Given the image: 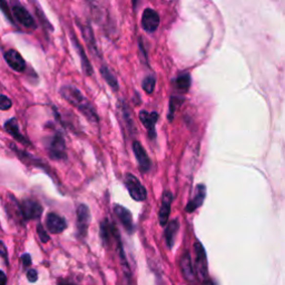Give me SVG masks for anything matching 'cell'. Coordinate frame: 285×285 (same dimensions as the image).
<instances>
[{"label":"cell","mask_w":285,"mask_h":285,"mask_svg":"<svg viewBox=\"0 0 285 285\" xmlns=\"http://www.w3.org/2000/svg\"><path fill=\"white\" fill-rule=\"evenodd\" d=\"M59 93L67 103L78 109L91 123H98V115H97L95 108H94L91 101L81 94L78 88L67 85V86H63L60 88Z\"/></svg>","instance_id":"6da1fadb"},{"label":"cell","mask_w":285,"mask_h":285,"mask_svg":"<svg viewBox=\"0 0 285 285\" xmlns=\"http://www.w3.org/2000/svg\"><path fill=\"white\" fill-rule=\"evenodd\" d=\"M47 153L51 160L54 161H65L67 158L66 142L63 135L57 133L54 137H51L47 145Z\"/></svg>","instance_id":"7a4b0ae2"},{"label":"cell","mask_w":285,"mask_h":285,"mask_svg":"<svg viewBox=\"0 0 285 285\" xmlns=\"http://www.w3.org/2000/svg\"><path fill=\"white\" fill-rule=\"evenodd\" d=\"M125 186L128 193L134 201L144 202L147 198V190L136 176L133 174H126L125 176Z\"/></svg>","instance_id":"3957f363"},{"label":"cell","mask_w":285,"mask_h":285,"mask_svg":"<svg viewBox=\"0 0 285 285\" xmlns=\"http://www.w3.org/2000/svg\"><path fill=\"white\" fill-rule=\"evenodd\" d=\"M195 270H196L197 278L205 282L207 281V263H206V255L205 250L201 243H195Z\"/></svg>","instance_id":"277c9868"},{"label":"cell","mask_w":285,"mask_h":285,"mask_svg":"<svg viewBox=\"0 0 285 285\" xmlns=\"http://www.w3.org/2000/svg\"><path fill=\"white\" fill-rule=\"evenodd\" d=\"M77 215V233L80 238L87 235L89 223H91V211L86 204L78 205L76 210Z\"/></svg>","instance_id":"5b68a950"},{"label":"cell","mask_w":285,"mask_h":285,"mask_svg":"<svg viewBox=\"0 0 285 285\" xmlns=\"http://www.w3.org/2000/svg\"><path fill=\"white\" fill-rule=\"evenodd\" d=\"M20 212H22L23 217L26 221L29 219H37L43 214V207L38 202L34 199H24L20 204Z\"/></svg>","instance_id":"8992f818"},{"label":"cell","mask_w":285,"mask_h":285,"mask_svg":"<svg viewBox=\"0 0 285 285\" xmlns=\"http://www.w3.org/2000/svg\"><path fill=\"white\" fill-rule=\"evenodd\" d=\"M11 11H13V16L15 17V19L17 20L20 25L24 26L25 28H31V29H35L36 28L35 19L32 18V16L25 7L20 5V3H15V5H13V8H11Z\"/></svg>","instance_id":"52a82bcc"},{"label":"cell","mask_w":285,"mask_h":285,"mask_svg":"<svg viewBox=\"0 0 285 285\" xmlns=\"http://www.w3.org/2000/svg\"><path fill=\"white\" fill-rule=\"evenodd\" d=\"M160 15H158L155 10L152 9V8H147V9L144 10L142 16V27L145 31L152 32L156 31L158 26H160Z\"/></svg>","instance_id":"ba28073f"},{"label":"cell","mask_w":285,"mask_h":285,"mask_svg":"<svg viewBox=\"0 0 285 285\" xmlns=\"http://www.w3.org/2000/svg\"><path fill=\"white\" fill-rule=\"evenodd\" d=\"M133 152L134 154H135L136 161L138 163V167H140L141 172L147 173L150 169V165H152V163H150V160L147 155V153H146L145 148L142 147V145L138 141L133 142Z\"/></svg>","instance_id":"9c48e42d"},{"label":"cell","mask_w":285,"mask_h":285,"mask_svg":"<svg viewBox=\"0 0 285 285\" xmlns=\"http://www.w3.org/2000/svg\"><path fill=\"white\" fill-rule=\"evenodd\" d=\"M46 226L49 233L60 234L67 229V222L60 215L56 213H49L46 217Z\"/></svg>","instance_id":"30bf717a"},{"label":"cell","mask_w":285,"mask_h":285,"mask_svg":"<svg viewBox=\"0 0 285 285\" xmlns=\"http://www.w3.org/2000/svg\"><path fill=\"white\" fill-rule=\"evenodd\" d=\"M114 212H115L117 218L119 219L126 232H127L128 234L134 233V231H135V225H134L132 213H130L126 207L121 205L114 206Z\"/></svg>","instance_id":"8fae6325"},{"label":"cell","mask_w":285,"mask_h":285,"mask_svg":"<svg viewBox=\"0 0 285 285\" xmlns=\"http://www.w3.org/2000/svg\"><path fill=\"white\" fill-rule=\"evenodd\" d=\"M3 57H5V60L8 64L11 69H14L15 71L18 72H23L25 71L26 69V62L25 59L23 58V56L19 54V52L16 49H9L7 50L5 54H3Z\"/></svg>","instance_id":"7c38bea8"},{"label":"cell","mask_w":285,"mask_h":285,"mask_svg":"<svg viewBox=\"0 0 285 285\" xmlns=\"http://www.w3.org/2000/svg\"><path fill=\"white\" fill-rule=\"evenodd\" d=\"M140 119L142 121V124L145 126V128L147 129L148 137L150 140H154L156 137V129L155 125L157 123L158 119V114L156 112L148 113L146 111H141L140 112Z\"/></svg>","instance_id":"4fadbf2b"},{"label":"cell","mask_w":285,"mask_h":285,"mask_svg":"<svg viewBox=\"0 0 285 285\" xmlns=\"http://www.w3.org/2000/svg\"><path fill=\"white\" fill-rule=\"evenodd\" d=\"M172 202H173V194L170 193L169 190H166V192L163 193L162 205L160 209V213H158V219H160V224L162 226H165L168 222Z\"/></svg>","instance_id":"5bb4252c"},{"label":"cell","mask_w":285,"mask_h":285,"mask_svg":"<svg viewBox=\"0 0 285 285\" xmlns=\"http://www.w3.org/2000/svg\"><path fill=\"white\" fill-rule=\"evenodd\" d=\"M3 128H5L6 132L9 134L11 137L15 138L16 141H18L20 144L26 145V146H31V142L19 132L18 121L16 118H10V119H8L6 123L3 124Z\"/></svg>","instance_id":"9a60e30c"},{"label":"cell","mask_w":285,"mask_h":285,"mask_svg":"<svg viewBox=\"0 0 285 285\" xmlns=\"http://www.w3.org/2000/svg\"><path fill=\"white\" fill-rule=\"evenodd\" d=\"M205 196H206V187L203 184L197 185L196 190H195L194 197L190 199L189 204H187L185 207V211L187 212V213H192V212L198 209V207L203 204V202H204Z\"/></svg>","instance_id":"2e32d148"},{"label":"cell","mask_w":285,"mask_h":285,"mask_svg":"<svg viewBox=\"0 0 285 285\" xmlns=\"http://www.w3.org/2000/svg\"><path fill=\"white\" fill-rule=\"evenodd\" d=\"M181 268H182V273L184 275V278L186 281L189 282H194L195 281V272L193 270V265H192V260H190V255L189 252L183 254L182 259H181Z\"/></svg>","instance_id":"e0dca14e"},{"label":"cell","mask_w":285,"mask_h":285,"mask_svg":"<svg viewBox=\"0 0 285 285\" xmlns=\"http://www.w3.org/2000/svg\"><path fill=\"white\" fill-rule=\"evenodd\" d=\"M178 226L180 225H178L177 219H173V221H170L165 227L164 236H165L166 245H167L168 248H172L174 245L175 236H176V234H177Z\"/></svg>","instance_id":"ac0fdd59"},{"label":"cell","mask_w":285,"mask_h":285,"mask_svg":"<svg viewBox=\"0 0 285 285\" xmlns=\"http://www.w3.org/2000/svg\"><path fill=\"white\" fill-rule=\"evenodd\" d=\"M72 42H74L75 48H76L77 51H78V54H79L80 60H81V66H83L84 72H85V74H86L87 76H91V75L93 74V68H92L91 63H89V60H88V58H87V56L84 54V50H83V48H81V46H80V44H79L78 40H77V39H75L74 37H72Z\"/></svg>","instance_id":"d6986e66"},{"label":"cell","mask_w":285,"mask_h":285,"mask_svg":"<svg viewBox=\"0 0 285 285\" xmlns=\"http://www.w3.org/2000/svg\"><path fill=\"white\" fill-rule=\"evenodd\" d=\"M100 75H101V77H103L106 83L109 85V87H112L114 91H118L119 85H118L117 78L115 77V75L113 74L111 69H109L108 67H106V66L100 67Z\"/></svg>","instance_id":"ffe728a7"},{"label":"cell","mask_w":285,"mask_h":285,"mask_svg":"<svg viewBox=\"0 0 285 285\" xmlns=\"http://www.w3.org/2000/svg\"><path fill=\"white\" fill-rule=\"evenodd\" d=\"M80 30L83 32L84 35V38L86 40L87 45L89 46V48L93 51H95L96 54H98V51H97V47H96V43H95V38H94V35H93V30L89 25L86 26H80Z\"/></svg>","instance_id":"44dd1931"},{"label":"cell","mask_w":285,"mask_h":285,"mask_svg":"<svg viewBox=\"0 0 285 285\" xmlns=\"http://www.w3.org/2000/svg\"><path fill=\"white\" fill-rule=\"evenodd\" d=\"M175 86L182 93H186L190 87V76L189 74H182L175 80Z\"/></svg>","instance_id":"7402d4cb"},{"label":"cell","mask_w":285,"mask_h":285,"mask_svg":"<svg viewBox=\"0 0 285 285\" xmlns=\"http://www.w3.org/2000/svg\"><path fill=\"white\" fill-rule=\"evenodd\" d=\"M155 85H156V79L154 76H147L145 77V79L142 80V87L144 89V92L146 94H153L154 89H155Z\"/></svg>","instance_id":"603a6c76"},{"label":"cell","mask_w":285,"mask_h":285,"mask_svg":"<svg viewBox=\"0 0 285 285\" xmlns=\"http://www.w3.org/2000/svg\"><path fill=\"white\" fill-rule=\"evenodd\" d=\"M0 10L2 11V14L6 16V18L9 20V22L15 25V18L13 16V11H11V8L8 5L7 0H0Z\"/></svg>","instance_id":"cb8c5ba5"},{"label":"cell","mask_w":285,"mask_h":285,"mask_svg":"<svg viewBox=\"0 0 285 285\" xmlns=\"http://www.w3.org/2000/svg\"><path fill=\"white\" fill-rule=\"evenodd\" d=\"M37 234H38V238L40 239V242L44 243V244L47 243L50 239V236L48 235L46 229H45L42 224H38V225H37Z\"/></svg>","instance_id":"d4e9b609"},{"label":"cell","mask_w":285,"mask_h":285,"mask_svg":"<svg viewBox=\"0 0 285 285\" xmlns=\"http://www.w3.org/2000/svg\"><path fill=\"white\" fill-rule=\"evenodd\" d=\"M11 106H13V101L8 98L7 96L0 94V109L1 111H8V109L11 108Z\"/></svg>","instance_id":"484cf974"},{"label":"cell","mask_w":285,"mask_h":285,"mask_svg":"<svg viewBox=\"0 0 285 285\" xmlns=\"http://www.w3.org/2000/svg\"><path fill=\"white\" fill-rule=\"evenodd\" d=\"M27 280L29 281L30 283H36L37 282V280H38V273L36 270H34V268H30V270H28L27 271Z\"/></svg>","instance_id":"4316f807"},{"label":"cell","mask_w":285,"mask_h":285,"mask_svg":"<svg viewBox=\"0 0 285 285\" xmlns=\"http://www.w3.org/2000/svg\"><path fill=\"white\" fill-rule=\"evenodd\" d=\"M0 256H1V258L5 260V262L8 264V251L5 243L1 241H0Z\"/></svg>","instance_id":"83f0119b"},{"label":"cell","mask_w":285,"mask_h":285,"mask_svg":"<svg viewBox=\"0 0 285 285\" xmlns=\"http://www.w3.org/2000/svg\"><path fill=\"white\" fill-rule=\"evenodd\" d=\"M20 261H22L23 264H24V266H29L30 264H31V256L26 253V254H23L22 258H20Z\"/></svg>","instance_id":"f1b7e54d"},{"label":"cell","mask_w":285,"mask_h":285,"mask_svg":"<svg viewBox=\"0 0 285 285\" xmlns=\"http://www.w3.org/2000/svg\"><path fill=\"white\" fill-rule=\"evenodd\" d=\"M0 285H7V275L0 270Z\"/></svg>","instance_id":"f546056e"},{"label":"cell","mask_w":285,"mask_h":285,"mask_svg":"<svg viewBox=\"0 0 285 285\" xmlns=\"http://www.w3.org/2000/svg\"><path fill=\"white\" fill-rule=\"evenodd\" d=\"M57 285H76L75 283L71 282V281H66V280H60L57 282Z\"/></svg>","instance_id":"4dcf8cb0"},{"label":"cell","mask_w":285,"mask_h":285,"mask_svg":"<svg viewBox=\"0 0 285 285\" xmlns=\"http://www.w3.org/2000/svg\"><path fill=\"white\" fill-rule=\"evenodd\" d=\"M128 275L129 274H127V273H124V279H123V283H121V285H130Z\"/></svg>","instance_id":"1f68e13d"},{"label":"cell","mask_w":285,"mask_h":285,"mask_svg":"<svg viewBox=\"0 0 285 285\" xmlns=\"http://www.w3.org/2000/svg\"><path fill=\"white\" fill-rule=\"evenodd\" d=\"M132 1H133V7H134V8H136V6H137V1H138V0H132Z\"/></svg>","instance_id":"d6a6232c"}]
</instances>
